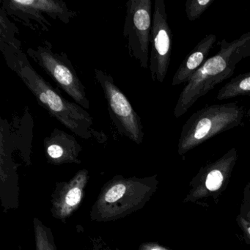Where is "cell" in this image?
Listing matches in <instances>:
<instances>
[{
  "instance_id": "1",
  "label": "cell",
  "mask_w": 250,
  "mask_h": 250,
  "mask_svg": "<svg viewBox=\"0 0 250 250\" xmlns=\"http://www.w3.org/2000/svg\"><path fill=\"white\" fill-rule=\"evenodd\" d=\"M0 49L8 68L21 79L38 104L51 117L84 140L104 141V134L95 129L90 114L75 102L65 99L58 89L35 70L27 55L21 50L20 41L11 43L0 42Z\"/></svg>"
},
{
  "instance_id": "2",
  "label": "cell",
  "mask_w": 250,
  "mask_h": 250,
  "mask_svg": "<svg viewBox=\"0 0 250 250\" xmlns=\"http://www.w3.org/2000/svg\"><path fill=\"white\" fill-rule=\"evenodd\" d=\"M219 45V52L208 58L184 86L174 109L175 118H181L200 98L230 78L238 62L250 56V32L231 42L222 39Z\"/></svg>"
},
{
  "instance_id": "3",
  "label": "cell",
  "mask_w": 250,
  "mask_h": 250,
  "mask_svg": "<svg viewBox=\"0 0 250 250\" xmlns=\"http://www.w3.org/2000/svg\"><path fill=\"white\" fill-rule=\"evenodd\" d=\"M245 107L238 102L206 106L191 115L184 124L178 153L184 156L210 139L242 125Z\"/></svg>"
},
{
  "instance_id": "4",
  "label": "cell",
  "mask_w": 250,
  "mask_h": 250,
  "mask_svg": "<svg viewBox=\"0 0 250 250\" xmlns=\"http://www.w3.org/2000/svg\"><path fill=\"white\" fill-rule=\"evenodd\" d=\"M27 55L47 74L58 87L63 90L75 103L90 109L85 87L79 78L71 60L65 52H56L50 42L43 41L36 47H30Z\"/></svg>"
},
{
  "instance_id": "5",
  "label": "cell",
  "mask_w": 250,
  "mask_h": 250,
  "mask_svg": "<svg viewBox=\"0 0 250 250\" xmlns=\"http://www.w3.org/2000/svg\"><path fill=\"white\" fill-rule=\"evenodd\" d=\"M94 80L103 91L109 118L117 133L136 144H142L145 132L141 118L112 76L104 70L95 68Z\"/></svg>"
},
{
  "instance_id": "6",
  "label": "cell",
  "mask_w": 250,
  "mask_h": 250,
  "mask_svg": "<svg viewBox=\"0 0 250 250\" xmlns=\"http://www.w3.org/2000/svg\"><path fill=\"white\" fill-rule=\"evenodd\" d=\"M1 9L23 25L43 32L52 27L45 15L65 24L77 16L62 0H2Z\"/></svg>"
},
{
  "instance_id": "7",
  "label": "cell",
  "mask_w": 250,
  "mask_h": 250,
  "mask_svg": "<svg viewBox=\"0 0 250 250\" xmlns=\"http://www.w3.org/2000/svg\"><path fill=\"white\" fill-rule=\"evenodd\" d=\"M151 0H128L124 38L127 50L142 68L148 69L153 14Z\"/></svg>"
},
{
  "instance_id": "8",
  "label": "cell",
  "mask_w": 250,
  "mask_h": 250,
  "mask_svg": "<svg viewBox=\"0 0 250 250\" xmlns=\"http://www.w3.org/2000/svg\"><path fill=\"white\" fill-rule=\"evenodd\" d=\"M150 191V187L137 180H115L99 196L96 214L107 220L130 213L143 203Z\"/></svg>"
},
{
  "instance_id": "9",
  "label": "cell",
  "mask_w": 250,
  "mask_h": 250,
  "mask_svg": "<svg viewBox=\"0 0 250 250\" xmlns=\"http://www.w3.org/2000/svg\"><path fill=\"white\" fill-rule=\"evenodd\" d=\"M149 71L153 82L163 83L169 71L172 50V34L164 0H156L150 39Z\"/></svg>"
},
{
  "instance_id": "10",
  "label": "cell",
  "mask_w": 250,
  "mask_h": 250,
  "mask_svg": "<svg viewBox=\"0 0 250 250\" xmlns=\"http://www.w3.org/2000/svg\"><path fill=\"white\" fill-rule=\"evenodd\" d=\"M237 159L238 152L233 147L217 160L203 167L193 180L192 188L184 201L194 203L220 190L231 176Z\"/></svg>"
},
{
  "instance_id": "11",
  "label": "cell",
  "mask_w": 250,
  "mask_h": 250,
  "mask_svg": "<svg viewBox=\"0 0 250 250\" xmlns=\"http://www.w3.org/2000/svg\"><path fill=\"white\" fill-rule=\"evenodd\" d=\"M48 160L55 165L80 163L78 157L82 150L77 139L66 131L55 128L43 141Z\"/></svg>"
},
{
  "instance_id": "12",
  "label": "cell",
  "mask_w": 250,
  "mask_h": 250,
  "mask_svg": "<svg viewBox=\"0 0 250 250\" xmlns=\"http://www.w3.org/2000/svg\"><path fill=\"white\" fill-rule=\"evenodd\" d=\"M87 181L88 172L83 169L77 172L71 181L65 184L53 201L55 215L64 219L70 216L78 208Z\"/></svg>"
},
{
  "instance_id": "13",
  "label": "cell",
  "mask_w": 250,
  "mask_h": 250,
  "mask_svg": "<svg viewBox=\"0 0 250 250\" xmlns=\"http://www.w3.org/2000/svg\"><path fill=\"white\" fill-rule=\"evenodd\" d=\"M216 42V36L213 34L207 35L199 42L178 67L172 78V85L187 84L206 62Z\"/></svg>"
},
{
  "instance_id": "14",
  "label": "cell",
  "mask_w": 250,
  "mask_h": 250,
  "mask_svg": "<svg viewBox=\"0 0 250 250\" xmlns=\"http://www.w3.org/2000/svg\"><path fill=\"white\" fill-rule=\"evenodd\" d=\"M238 96L250 97V71L239 74L227 83L216 95V100H229Z\"/></svg>"
},
{
  "instance_id": "15",
  "label": "cell",
  "mask_w": 250,
  "mask_h": 250,
  "mask_svg": "<svg viewBox=\"0 0 250 250\" xmlns=\"http://www.w3.org/2000/svg\"><path fill=\"white\" fill-rule=\"evenodd\" d=\"M0 11V42L11 43L19 42L20 40L16 37V35H19L18 28L10 21L8 15L2 9Z\"/></svg>"
},
{
  "instance_id": "16",
  "label": "cell",
  "mask_w": 250,
  "mask_h": 250,
  "mask_svg": "<svg viewBox=\"0 0 250 250\" xmlns=\"http://www.w3.org/2000/svg\"><path fill=\"white\" fill-rule=\"evenodd\" d=\"M214 2L215 0H187L185 3L187 19L191 21L199 20Z\"/></svg>"
},
{
  "instance_id": "17",
  "label": "cell",
  "mask_w": 250,
  "mask_h": 250,
  "mask_svg": "<svg viewBox=\"0 0 250 250\" xmlns=\"http://www.w3.org/2000/svg\"><path fill=\"white\" fill-rule=\"evenodd\" d=\"M35 231H36V247L37 250H55L49 241L46 229L43 225L35 219Z\"/></svg>"
},
{
  "instance_id": "18",
  "label": "cell",
  "mask_w": 250,
  "mask_h": 250,
  "mask_svg": "<svg viewBox=\"0 0 250 250\" xmlns=\"http://www.w3.org/2000/svg\"><path fill=\"white\" fill-rule=\"evenodd\" d=\"M238 222L244 232V235L249 240L250 244V221L247 220L242 216H239L238 218Z\"/></svg>"
},
{
  "instance_id": "19",
  "label": "cell",
  "mask_w": 250,
  "mask_h": 250,
  "mask_svg": "<svg viewBox=\"0 0 250 250\" xmlns=\"http://www.w3.org/2000/svg\"><path fill=\"white\" fill-rule=\"evenodd\" d=\"M146 250H169L165 247H161L157 244H152V245L147 246Z\"/></svg>"
},
{
  "instance_id": "20",
  "label": "cell",
  "mask_w": 250,
  "mask_h": 250,
  "mask_svg": "<svg viewBox=\"0 0 250 250\" xmlns=\"http://www.w3.org/2000/svg\"><path fill=\"white\" fill-rule=\"evenodd\" d=\"M246 118H247V119H248V121L250 124V109L247 111V113H246Z\"/></svg>"
}]
</instances>
